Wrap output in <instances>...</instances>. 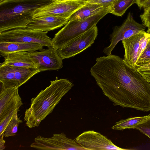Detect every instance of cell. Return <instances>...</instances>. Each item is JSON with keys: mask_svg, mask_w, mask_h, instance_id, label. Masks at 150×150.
I'll return each instance as SVG.
<instances>
[{"mask_svg": "<svg viewBox=\"0 0 150 150\" xmlns=\"http://www.w3.org/2000/svg\"><path fill=\"white\" fill-rule=\"evenodd\" d=\"M90 72L114 105L150 111V83L123 59L112 54L97 57Z\"/></svg>", "mask_w": 150, "mask_h": 150, "instance_id": "6da1fadb", "label": "cell"}, {"mask_svg": "<svg viewBox=\"0 0 150 150\" xmlns=\"http://www.w3.org/2000/svg\"><path fill=\"white\" fill-rule=\"evenodd\" d=\"M74 84L67 79L50 81V84L31 99L30 107L25 111L24 120L29 128L38 127L41 122L52 113L62 98Z\"/></svg>", "mask_w": 150, "mask_h": 150, "instance_id": "7a4b0ae2", "label": "cell"}, {"mask_svg": "<svg viewBox=\"0 0 150 150\" xmlns=\"http://www.w3.org/2000/svg\"><path fill=\"white\" fill-rule=\"evenodd\" d=\"M52 0H6L0 3V33L26 28L33 20L32 13Z\"/></svg>", "mask_w": 150, "mask_h": 150, "instance_id": "3957f363", "label": "cell"}, {"mask_svg": "<svg viewBox=\"0 0 150 150\" xmlns=\"http://www.w3.org/2000/svg\"><path fill=\"white\" fill-rule=\"evenodd\" d=\"M109 13L110 11L108 7L88 18L69 21L52 39L53 47L58 50L72 39L96 26L100 20Z\"/></svg>", "mask_w": 150, "mask_h": 150, "instance_id": "277c9868", "label": "cell"}, {"mask_svg": "<svg viewBox=\"0 0 150 150\" xmlns=\"http://www.w3.org/2000/svg\"><path fill=\"white\" fill-rule=\"evenodd\" d=\"M47 33L27 28L14 29L0 33V42L33 43L52 47V39Z\"/></svg>", "mask_w": 150, "mask_h": 150, "instance_id": "5b68a950", "label": "cell"}, {"mask_svg": "<svg viewBox=\"0 0 150 150\" xmlns=\"http://www.w3.org/2000/svg\"><path fill=\"white\" fill-rule=\"evenodd\" d=\"M87 2L78 0L54 1L39 8L32 13L33 19L38 17L52 16L69 18L76 10L83 6Z\"/></svg>", "mask_w": 150, "mask_h": 150, "instance_id": "8992f818", "label": "cell"}, {"mask_svg": "<svg viewBox=\"0 0 150 150\" xmlns=\"http://www.w3.org/2000/svg\"><path fill=\"white\" fill-rule=\"evenodd\" d=\"M145 27L137 22L133 18L132 14L128 13L127 17L120 26L114 28L110 36V43L103 50L107 55L111 54L112 50L120 41L145 31Z\"/></svg>", "mask_w": 150, "mask_h": 150, "instance_id": "52a82bcc", "label": "cell"}, {"mask_svg": "<svg viewBox=\"0 0 150 150\" xmlns=\"http://www.w3.org/2000/svg\"><path fill=\"white\" fill-rule=\"evenodd\" d=\"M98 29L96 26L72 39L57 50L62 59L74 56L90 47L96 38Z\"/></svg>", "mask_w": 150, "mask_h": 150, "instance_id": "ba28073f", "label": "cell"}, {"mask_svg": "<svg viewBox=\"0 0 150 150\" xmlns=\"http://www.w3.org/2000/svg\"><path fill=\"white\" fill-rule=\"evenodd\" d=\"M30 146L42 150H84L75 140L68 138L64 132L54 134L49 138L39 135L34 139Z\"/></svg>", "mask_w": 150, "mask_h": 150, "instance_id": "9c48e42d", "label": "cell"}, {"mask_svg": "<svg viewBox=\"0 0 150 150\" xmlns=\"http://www.w3.org/2000/svg\"><path fill=\"white\" fill-rule=\"evenodd\" d=\"M30 58L40 72L48 70H58L63 67L62 59L57 50L53 47L29 52Z\"/></svg>", "mask_w": 150, "mask_h": 150, "instance_id": "30bf717a", "label": "cell"}, {"mask_svg": "<svg viewBox=\"0 0 150 150\" xmlns=\"http://www.w3.org/2000/svg\"><path fill=\"white\" fill-rule=\"evenodd\" d=\"M75 141L84 150H129L116 146L107 137L93 130L84 132Z\"/></svg>", "mask_w": 150, "mask_h": 150, "instance_id": "8fae6325", "label": "cell"}, {"mask_svg": "<svg viewBox=\"0 0 150 150\" xmlns=\"http://www.w3.org/2000/svg\"><path fill=\"white\" fill-rule=\"evenodd\" d=\"M22 104L18 88H2L0 93V122L8 115L18 112Z\"/></svg>", "mask_w": 150, "mask_h": 150, "instance_id": "7c38bea8", "label": "cell"}, {"mask_svg": "<svg viewBox=\"0 0 150 150\" xmlns=\"http://www.w3.org/2000/svg\"><path fill=\"white\" fill-rule=\"evenodd\" d=\"M147 33L145 31L142 32L122 41L125 50L123 60L131 67L136 68V64L140 56L141 43Z\"/></svg>", "mask_w": 150, "mask_h": 150, "instance_id": "4fadbf2b", "label": "cell"}, {"mask_svg": "<svg viewBox=\"0 0 150 150\" xmlns=\"http://www.w3.org/2000/svg\"><path fill=\"white\" fill-rule=\"evenodd\" d=\"M69 21V18L64 17L47 16L34 19L28 24L26 28L33 30L48 32L58 29Z\"/></svg>", "mask_w": 150, "mask_h": 150, "instance_id": "5bb4252c", "label": "cell"}, {"mask_svg": "<svg viewBox=\"0 0 150 150\" xmlns=\"http://www.w3.org/2000/svg\"><path fill=\"white\" fill-rule=\"evenodd\" d=\"M4 56V61L2 63L4 64L14 67L36 68L30 58L29 52H14Z\"/></svg>", "mask_w": 150, "mask_h": 150, "instance_id": "9a60e30c", "label": "cell"}, {"mask_svg": "<svg viewBox=\"0 0 150 150\" xmlns=\"http://www.w3.org/2000/svg\"><path fill=\"white\" fill-rule=\"evenodd\" d=\"M42 45L39 44L22 42H0L1 55L18 51L30 52L43 49Z\"/></svg>", "mask_w": 150, "mask_h": 150, "instance_id": "2e32d148", "label": "cell"}, {"mask_svg": "<svg viewBox=\"0 0 150 150\" xmlns=\"http://www.w3.org/2000/svg\"><path fill=\"white\" fill-rule=\"evenodd\" d=\"M106 8L98 4L87 3L74 12L69 18V21L88 18L97 14Z\"/></svg>", "mask_w": 150, "mask_h": 150, "instance_id": "e0dca14e", "label": "cell"}, {"mask_svg": "<svg viewBox=\"0 0 150 150\" xmlns=\"http://www.w3.org/2000/svg\"><path fill=\"white\" fill-rule=\"evenodd\" d=\"M149 117L148 115L121 120L116 122L115 125L112 127V129L114 130L134 129L136 126L144 122Z\"/></svg>", "mask_w": 150, "mask_h": 150, "instance_id": "ac0fdd59", "label": "cell"}, {"mask_svg": "<svg viewBox=\"0 0 150 150\" xmlns=\"http://www.w3.org/2000/svg\"><path fill=\"white\" fill-rule=\"evenodd\" d=\"M136 0H118L109 7L110 13L122 16L127 9L134 4Z\"/></svg>", "mask_w": 150, "mask_h": 150, "instance_id": "d6986e66", "label": "cell"}, {"mask_svg": "<svg viewBox=\"0 0 150 150\" xmlns=\"http://www.w3.org/2000/svg\"><path fill=\"white\" fill-rule=\"evenodd\" d=\"M23 121L18 115V112L14 115L7 125L4 133V137H8L16 135L18 132V126Z\"/></svg>", "mask_w": 150, "mask_h": 150, "instance_id": "ffe728a7", "label": "cell"}, {"mask_svg": "<svg viewBox=\"0 0 150 150\" xmlns=\"http://www.w3.org/2000/svg\"><path fill=\"white\" fill-rule=\"evenodd\" d=\"M150 61V41L138 58L136 64V68L146 64Z\"/></svg>", "mask_w": 150, "mask_h": 150, "instance_id": "44dd1931", "label": "cell"}, {"mask_svg": "<svg viewBox=\"0 0 150 150\" xmlns=\"http://www.w3.org/2000/svg\"><path fill=\"white\" fill-rule=\"evenodd\" d=\"M149 115L148 118L136 126L134 129L139 130L147 136L150 139V113Z\"/></svg>", "mask_w": 150, "mask_h": 150, "instance_id": "7402d4cb", "label": "cell"}, {"mask_svg": "<svg viewBox=\"0 0 150 150\" xmlns=\"http://www.w3.org/2000/svg\"><path fill=\"white\" fill-rule=\"evenodd\" d=\"M138 72L147 82L150 83V64H145L137 68Z\"/></svg>", "mask_w": 150, "mask_h": 150, "instance_id": "603a6c76", "label": "cell"}, {"mask_svg": "<svg viewBox=\"0 0 150 150\" xmlns=\"http://www.w3.org/2000/svg\"><path fill=\"white\" fill-rule=\"evenodd\" d=\"M144 12L140 16L142 24L145 27L150 26V6L144 8Z\"/></svg>", "mask_w": 150, "mask_h": 150, "instance_id": "cb8c5ba5", "label": "cell"}, {"mask_svg": "<svg viewBox=\"0 0 150 150\" xmlns=\"http://www.w3.org/2000/svg\"><path fill=\"white\" fill-rule=\"evenodd\" d=\"M16 113L8 115L0 122V136L4 133L7 125Z\"/></svg>", "mask_w": 150, "mask_h": 150, "instance_id": "d4e9b609", "label": "cell"}, {"mask_svg": "<svg viewBox=\"0 0 150 150\" xmlns=\"http://www.w3.org/2000/svg\"><path fill=\"white\" fill-rule=\"evenodd\" d=\"M118 0H91L87 3H96L100 4L104 7H108Z\"/></svg>", "mask_w": 150, "mask_h": 150, "instance_id": "484cf974", "label": "cell"}, {"mask_svg": "<svg viewBox=\"0 0 150 150\" xmlns=\"http://www.w3.org/2000/svg\"><path fill=\"white\" fill-rule=\"evenodd\" d=\"M4 133L0 136V150H3L5 149V141L4 139Z\"/></svg>", "mask_w": 150, "mask_h": 150, "instance_id": "4316f807", "label": "cell"}, {"mask_svg": "<svg viewBox=\"0 0 150 150\" xmlns=\"http://www.w3.org/2000/svg\"><path fill=\"white\" fill-rule=\"evenodd\" d=\"M149 0H136V4L139 8H143L145 3Z\"/></svg>", "mask_w": 150, "mask_h": 150, "instance_id": "83f0119b", "label": "cell"}, {"mask_svg": "<svg viewBox=\"0 0 150 150\" xmlns=\"http://www.w3.org/2000/svg\"><path fill=\"white\" fill-rule=\"evenodd\" d=\"M150 6V0H149L144 4L143 8H144Z\"/></svg>", "mask_w": 150, "mask_h": 150, "instance_id": "f1b7e54d", "label": "cell"}, {"mask_svg": "<svg viewBox=\"0 0 150 150\" xmlns=\"http://www.w3.org/2000/svg\"><path fill=\"white\" fill-rule=\"evenodd\" d=\"M146 32L148 34H150V26L148 28V29Z\"/></svg>", "mask_w": 150, "mask_h": 150, "instance_id": "f546056e", "label": "cell"}, {"mask_svg": "<svg viewBox=\"0 0 150 150\" xmlns=\"http://www.w3.org/2000/svg\"><path fill=\"white\" fill-rule=\"evenodd\" d=\"M78 0L82 1H86V2H88V1H91V0Z\"/></svg>", "mask_w": 150, "mask_h": 150, "instance_id": "4dcf8cb0", "label": "cell"}, {"mask_svg": "<svg viewBox=\"0 0 150 150\" xmlns=\"http://www.w3.org/2000/svg\"><path fill=\"white\" fill-rule=\"evenodd\" d=\"M6 0H0V3H2V2L6 1Z\"/></svg>", "mask_w": 150, "mask_h": 150, "instance_id": "1f68e13d", "label": "cell"}, {"mask_svg": "<svg viewBox=\"0 0 150 150\" xmlns=\"http://www.w3.org/2000/svg\"><path fill=\"white\" fill-rule=\"evenodd\" d=\"M150 64V61L147 62L146 64ZM144 64V65H145Z\"/></svg>", "mask_w": 150, "mask_h": 150, "instance_id": "d6a6232c", "label": "cell"}, {"mask_svg": "<svg viewBox=\"0 0 150 150\" xmlns=\"http://www.w3.org/2000/svg\"><path fill=\"white\" fill-rule=\"evenodd\" d=\"M53 0V1H62V0Z\"/></svg>", "mask_w": 150, "mask_h": 150, "instance_id": "836d02e7", "label": "cell"}]
</instances>
